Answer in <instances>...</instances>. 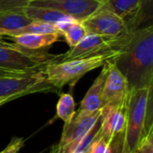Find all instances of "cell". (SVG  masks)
<instances>
[{
	"label": "cell",
	"mask_w": 153,
	"mask_h": 153,
	"mask_svg": "<svg viewBox=\"0 0 153 153\" xmlns=\"http://www.w3.org/2000/svg\"><path fill=\"white\" fill-rule=\"evenodd\" d=\"M112 60L126 77L130 91L153 86V26L133 30Z\"/></svg>",
	"instance_id": "1"
},
{
	"label": "cell",
	"mask_w": 153,
	"mask_h": 153,
	"mask_svg": "<svg viewBox=\"0 0 153 153\" xmlns=\"http://www.w3.org/2000/svg\"><path fill=\"white\" fill-rule=\"evenodd\" d=\"M152 87L130 91L126 105L125 153H132L141 139L152 129Z\"/></svg>",
	"instance_id": "2"
},
{
	"label": "cell",
	"mask_w": 153,
	"mask_h": 153,
	"mask_svg": "<svg viewBox=\"0 0 153 153\" xmlns=\"http://www.w3.org/2000/svg\"><path fill=\"white\" fill-rule=\"evenodd\" d=\"M118 53L119 51L116 50L87 58L52 62L44 68L46 80L56 90H60L65 85L73 88L87 73L103 66L108 61L114 59Z\"/></svg>",
	"instance_id": "3"
},
{
	"label": "cell",
	"mask_w": 153,
	"mask_h": 153,
	"mask_svg": "<svg viewBox=\"0 0 153 153\" xmlns=\"http://www.w3.org/2000/svg\"><path fill=\"white\" fill-rule=\"evenodd\" d=\"M59 56L47 51L28 49L16 44L0 45V71L10 75H24L42 71L47 65L57 62Z\"/></svg>",
	"instance_id": "4"
},
{
	"label": "cell",
	"mask_w": 153,
	"mask_h": 153,
	"mask_svg": "<svg viewBox=\"0 0 153 153\" xmlns=\"http://www.w3.org/2000/svg\"><path fill=\"white\" fill-rule=\"evenodd\" d=\"M101 109L95 112L77 111L68 124H65L61 139L50 153H73L78 143L100 117Z\"/></svg>",
	"instance_id": "5"
},
{
	"label": "cell",
	"mask_w": 153,
	"mask_h": 153,
	"mask_svg": "<svg viewBox=\"0 0 153 153\" xmlns=\"http://www.w3.org/2000/svg\"><path fill=\"white\" fill-rule=\"evenodd\" d=\"M126 39H126H112L94 33H87L74 47L66 53L60 55L57 62L87 58L109 51H116Z\"/></svg>",
	"instance_id": "6"
},
{
	"label": "cell",
	"mask_w": 153,
	"mask_h": 153,
	"mask_svg": "<svg viewBox=\"0 0 153 153\" xmlns=\"http://www.w3.org/2000/svg\"><path fill=\"white\" fill-rule=\"evenodd\" d=\"M55 91L56 90L47 82L44 70L24 75L0 76V98L24 92L31 94Z\"/></svg>",
	"instance_id": "7"
},
{
	"label": "cell",
	"mask_w": 153,
	"mask_h": 153,
	"mask_svg": "<svg viewBox=\"0 0 153 153\" xmlns=\"http://www.w3.org/2000/svg\"><path fill=\"white\" fill-rule=\"evenodd\" d=\"M87 33H94L112 39H126L130 32L126 22L116 13L99 8L94 13L82 21Z\"/></svg>",
	"instance_id": "8"
},
{
	"label": "cell",
	"mask_w": 153,
	"mask_h": 153,
	"mask_svg": "<svg viewBox=\"0 0 153 153\" xmlns=\"http://www.w3.org/2000/svg\"><path fill=\"white\" fill-rule=\"evenodd\" d=\"M101 4L102 0H32L29 5L54 9L82 22L94 13Z\"/></svg>",
	"instance_id": "9"
},
{
	"label": "cell",
	"mask_w": 153,
	"mask_h": 153,
	"mask_svg": "<svg viewBox=\"0 0 153 153\" xmlns=\"http://www.w3.org/2000/svg\"><path fill=\"white\" fill-rule=\"evenodd\" d=\"M112 60L107 63L108 74L103 89V106L114 104L126 108L130 94L128 82Z\"/></svg>",
	"instance_id": "10"
},
{
	"label": "cell",
	"mask_w": 153,
	"mask_h": 153,
	"mask_svg": "<svg viewBox=\"0 0 153 153\" xmlns=\"http://www.w3.org/2000/svg\"><path fill=\"white\" fill-rule=\"evenodd\" d=\"M146 0H103L100 8L111 11L119 16L133 30L139 27Z\"/></svg>",
	"instance_id": "11"
},
{
	"label": "cell",
	"mask_w": 153,
	"mask_h": 153,
	"mask_svg": "<svg viewBox=\"0 0 153 153\" xmlns=\"http://www.w3.org/2000/svg\"><path fill=\"white\" fill-rule=\"evenodd\" d=\"M126 108L114 104H106L101 108L100 134L110 140L117 134L125 132L126 122Z\"/></svg>",
	"instance_id": "12"
},
{
	"label": "cell",
	"mask_w": 153,
	"mask_h": 153,
	"mask_svg": "<svg viewBox=\"0 0 153 153\" xmlns=\"http://www.w3.org/2000/svg\"><path fill=\"white\" fill-rule=\"evenodd\" d=\"M107 62V63H108ZM103 65V68L98 77L94 80L92 85L88 90L83 100L80 103L78 111L95 112L103 108V89L108 74V64Z\"/></svg>",
	"instance_id": "13"
},
{
	"label": "cell",
	"mask_w": 153,
	"mask_h": 153,
	"mask_svg": "<svg viewBox=\"0 0 153 153\" xmlns=\"http://www.w3.org/2000/svg\"><path fill=\"white\" fill-rule=\"evenodd\" d=\"M61 36V33H30L21 34L18 36H3L6 37L14 44L28 49H40L48 48L56 42Z\"/></svg>",
	"instance_id": "14"
},
{
	"label": "cell",
	"mask_w": 153,
	"mask_h": 153,
	"mask_svg": "<svg viewBox=\"0 0 153 153\" xmlns=\"http://www.w3.org/2000/svg\"><path fill=\"white\" fill-rule=\"evenodd\" d=\"M23 12L27 15V17L30 18L31 21L46 22V23L53 24L55 26L58 22H61L68 19H73L59 11L49 9V8H45V7H37V6L28 5L23 8Z\"/></svg>",
	"instance_id": "15"
},
{
	"label": "cell",
	"mask_w": 153,
	"mask_h": 153,
	"mask_svg": "<svg viewBox=\"0 0 153 153\" xmlns=\"http://www.w3.org/2000/svg\"><path fill=\"white\" fill-rule=\"evenodd\" d=\"M56 27L61 35L65 37L70 48L74 47L87 34L82 22L74 19H68L58 22Z\"/></svg>",
	"instance_id": "16"
},
{
	"label": "cell",
	"mask_w": 153,
	"mask_h": 153,
	"mask_svg": "<svg viewBox=\"0 0 153 153\" xmlns=\"http://www.w3.org/2000/svg\"><path fill=\"white\" fill-rule=\"evenodd\" d=\"M32 21L27 17L23 9H15L0 12V32L21 29Z\"/></svg>",
	"instance_id": "17"
},
{
	"label": "cell",
	"mask_w": 153,
	"mask_h": 153,
	"mask_svg": "<svg viewBox=\"0 0 153 153\" xmlns=\"http://www.w3.org/2000/svg\"><path fill=\"white\" fill-rule=\"evenodd\" d=\"M59 32L56 27L53 24L32 21L30 24L15 30L9 31H2L0 32L1 36H18L21 34H30V33H56ZM60 33V32H59Z\"/></svg>",
	"instance_id": "18"
},
{
	"label": "cell",
	"mask_w": 153,
	"mask_h": 153,
	"mask_svg": "<svg viewBox=\"0 0 153 153\" xmlns=\"http://www.w3.org/2000/svg\"><path fill=\"white\" fill-rule=\"evenodd\" d=\"M75 113V102L73 96L70 93H62L56 105V116L65 124H68L72 121Z\"/></svg>",
	"instance_id": "19"
},
{
	"label": "cell",
	"mask_w": 153,
	"mask_h": 153,
	"mask_svg": "<svg viewBox=\"0 0 153 153\" xmlns=\"http://www.w3.org/2000/svg\"><path fill=\"white\" fill-rule=\"evenodd\" d=\"M105 153H125V132L117 134L108 141Z\"/></svg>",
	"instance_id": "20"
},
{
	"label": "cell",
	"mask_w": 153,
	"mask_h": 153,
	"mask_svg": "<svg viewBox=\"0 0 153 153\" xmlns=\"http://www.w3.org/2000/svg\"><path fill=\"white\" fill-rule=\"evenodd\" d=\"M136 153H153V130H150L140 141L137 148L134 151Z\"/></svg>",
	"instance_id": "21"
},
{
	"label": "cell",
	"mask_w": 153,
	"mask_h": 153,
	"mask_svg": "<svg viewBox=\"0 0 153 153\" xmlns=\"http://www.w3.org/2000/svg\"><path fill=\"white\" fill-rule=\"evenodd\" d=\"M32 0H0V12L23 9L28 6Z\"/></svg>",
	"instance_id": "22"
},
{
	"label": "cell",
	"mask_w": 153,
	"mask_h": 153,
	"mask_svg": "<svg viewBox=\"0 0 153 153\" xmlns=\"http://www.w3.org/2000/svg\"><path fill=\"white\" fill-rule=\"evenodd\" d=\"M23 146H24L23 138L13 137L10 142V143L5 147V149L0 152V153H17Z\"/></svg>",
	"instance_id": "23"
},
{
	"label": "cell",
	"mask_w": 153,
	"mask_h": 153,
	"mask_svg": "<svg viewBox=\"0 0 153 153\" xmlns=\"http://www.w3.org/2000/svg\"><path fill=\"white\" fill-rule=\"evenodd\" d=\"M28 95V93L24 92V93H20V94H16V95H13V96H9V97H1L0 98V102H4V103H7L11 100H13L15 99H18L20 97Z\"/></svg>",
	"instance_id": "24"
},
{
	"label": "cell",
	"mask_w": 153,
	"mask_h": 153,
	"mask_svg": "<svg viewBox=\"0 0 153 153\" xmlns=\"http://www.w3.org/2000/svg\"><path fill=\"white\" fill-rule=\"evenodd\" d=\"M6 44H8V42L5 41V40L4 39V37L0 35V45H6Z\"/></svg>",
	"instance_id": "25"
},
{
	"label": "cell",
	"mask_w": 153,
	"mask_h": 153,
	"mask_svg": "<svg viewBox=\"0 0 153 153\" xmlns=\"http://www.w3.org/2000/svg\"><path fill=\"white\" fill-rule=\"evenodd\" d=\"M7 75H10V74L4 73V72H3V71H0V76H7Z\"/></svg>",
	"instance_id": "26"
},
{
	"label": "cell",
	"mask_w": 153,
	"mask_h": 153,
	"mask_svg": "<svg viewBox=\"0 0 153 153\" xmlns=\"http://www.w3.org/2000/svg\"><path fill=\"white\" fill-rule=\"evenodd\" d=\"M4 104H5V103H4V102H0V107H1L2 105H4Z\"/></svg>",
	"instance_id": "27"
},
{
	"label": "cell",
	"mask_w": 153,
	"mask_h": 153,
	"mask_svg": "<svg viewBox=\"0 0 153 153\" xmlns=\"http://www.w3.org/2000/svg\"><path fill=\"white\" fill-rule=\"evenodd\" d=\"M132 153H136V152H132Z\"/></svg>",
	"instance_id": "28"
},
{
	"label": "cell",
	"mask_w": 153,
	"mask_h": 153,
	"mask_svg": "<svg viewBox=\"0 0 153 153\" xmlns=\"http://www.w3.org/2000/svg\"><path fill=\"white\" fill-rule=\"evenodd\" d=\"M102 1H103V0H102Z\"/></svg>",
	"instance_id": "29"
}]
</instances>
